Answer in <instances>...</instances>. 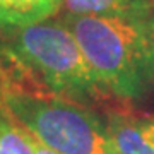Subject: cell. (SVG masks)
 <instances>
[{"label":"cell","instance_id":"obj_4","mask_svg":"<svg viewBox=\"0 0 154 154\" xmlns=\"http://www.w3.org/2000/svg\"><path fill=\"white\" fill-rule=\"evenodd\" d=\"M106 125L116 154H154V120L116 113Z\"/></svg>","mask_w":154,"mask_h":154},{"label":"cell","instance_id":"obj_7","mask_svg":"<svg viewBox=\"0 0 154 154\" xmlns=\"http://www.w3.org/2000/svg\"><path fill=\"white\" fill-rule=\"evenodd\" d=\"M63 0H11L19 28L45 21L60 11Z\"/></svg>","mask_w":154,"mask_h":154},{"label":"cell","instance_id":"obj_9","mask_svg":"<svg viewBox=\"0 0 154 154\" xmlns=\"http://www.w3.org/2000/svg\"><path fill=\"white\" fill-rule=\"evenodd\" d=\"M31 142H33L34 154H60V152H57L55 149H51V147H48L46 144H43L39 139H36L33 134H31Z\"/></svg>","mask_w":154,"mask_h":154},{"label":"cell","instance_id":"obj_6","mask_svg":"<svg viewBox=\"0 0 154 154\" xmlns=\"http://www.w3.org/2000/svg\"><path fill=\"white\" fill-rule=\"evenodd\" d=\"M17 125L9 113L0 111V154H34L31 132Z\"/></svg>","mask_w":154,"mask_h":154},{"label":"cell","instance_id":"obj_1","mask_svg":"<svg viewBox=\"0 0 154 154\" xmlns=\"http://www.w3.org/2000/svg\"><path fill=\"white\" fill-rule=\"evenodd\" d=\"M60 19L106 94L134 103L154 98V11Z\"/></svg>","mask_w":154,"mask_h":154},{"label":"cell","instance_id":"obj_5","mask_svg":"<svg viewBox=\"0 0 154 154\" xmlns=\"http://www.w3.org/2000/svg\"><path fill=\"white\" fill-rule=\"evenodd\" d=\"M154 11V0H63L62 16H120Z\"/></svg>","mask_w":154,"mask_h":154},{"label":"cell","instance_id":"obj_2","mask_svg":"<svg viewBox=\"0 0 154 154\" xmlns=\"http://www.w3.org/2000/svg\"><path fill=\"white\" fill-rule=\"evenodd\" d=\"M0 57L19 82L33 93L51 94L77 105H93L106 96L75 36L62 19H45L0 31Z\"/></svg>","mask_w":154,"mask_h":154},{"label":"cell","instance_id":"obj_3","mask_svg":"<svg viewBox=\"0 0 154 154\" xmlns=\"http://www.w3.org/2000/svg\"><path fill=\"white\" fill-rule=\"evenodd\" d=\"M0 105L19 125L60 154H116L108 125L77 103L2 86Z\"/></svg>","mask_w":154,"mask_h":154},{"label":"cell","instance_id":"obj_8","mask_svg":"<svg viewBox=\"0 0 154 154\" xmlns=\"http://www.w3.org/2000/svg\"><path fill=\"white\" fill-rule=\"evenodd\" d=\"M12 28H19V24H17V17L14 14L11 0H0V31Z\"/></svg>","mask_w":154,"mask_h":154}]
</instances>
